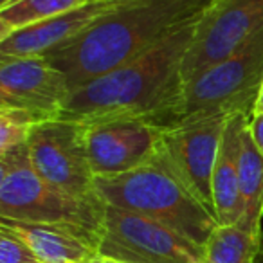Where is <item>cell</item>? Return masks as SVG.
Instances as JSON below:
<instances>
[{
    "mask_svg": "<svg viewBox=\"0 0 263 263\" xmlns=\"http://www.w3.org/2000/svg\"><path fill=\"white\" fill-rule=\"evenodd\" d=\"M70 92L67 76L44 56H0V108L26 112L38 123L58 119Z\"/></svg>",
    "mask_w": 263,
    "mask_h": 263,
    "instance_id": "30bf717a",
    "label": "cell"
},
{
    "mask_svg": "<svg viewBox=\"0 0 263 263\" xmlns=\"http://www.w3.org/2000/svg\"><path fill=\"white\" fill-rule=\"evenodd\" d=\"M202 249L139 213L106 205L98 256L121 263H200Z\"/></svg>",
    "mask_w": 263,
    "mask_h": 263,
    "instance_id": "8992f818",
    "label": "cell"
},
{
    "mask_svg": "<svg viewBox=\"0 0 263 263\" xmlns=\"http://www.w3.org/2000/svg\"><path fill=\"white\" fill-rule=\"evenodd\" d=\"M263 29V0H216L198 20L182 62V85Z\"/></svg>",
    "mask_w": 263,
    "mask_h": 263,
    "instance_id": "9c48e42d",
    "label": "cell"
},
{
    "mask_svg": "<svg viewBox=\"0 0 263 263\" xmlns=\"http://www.w3.org/2000/svg\"><path fill=\"white\" fill-rule=\"evenodd\" d=\"M238 179H240V195L243 205V215L238 226L249 233L263 236V154L258 150L249 134V123L241 132Z\"/></svg>",
    "mask_w": 263,
    "mask_h": 263,
    "instance_id": "9a60e30c",
    "label": "cell"
},
{
    "mask_svg": "<svg viewBox=\"0 0 263 263\" xmlns=\"http://www.w3.org/2000/svg\"><path fill=\"white\" fill-rule=\"evenodd\" d=\"M263 83V29L182 85L172 124L211 116H252Z\"/></svg>",
    "mask_w": 263,
    "mask_h": 263,
    "instance_id": "5b68a950",
    "label": "cell"
},
{
    "mask_svg": "<svg viewBox=\"0 0 263 263\" xmlns=\"http://www.w3.org/2000/svg\"><path fill=\"white\" fill-rule=\"evenodd\" d=\"M249 119L251 116H245V114L231 116L223 128L211 182L213 209H215V218L218 226H238L243 215L238 164H240L241 132Z\"/></svg>",
    "mask_w": 263,
    "mask_h": 263,
    "instance_id": "5bb4252c",
    "label": "cell"
},
{
    "mask_svg": "<svg viewBox=\"0 0 263 263\" xmlns=\"http://www.w3.org/2000/svg\"><path fill=\"white\" fill-rule=\"evenodd\" d=\"M99 258H101V256H99ZM101 259H103L105 263H121V261H112V259H105V258H101Z\"/></svg>",
    "mask_w": 263,
    "mask_h": 263,
    "instance_id": "cb8c5ba5",
    "label": "cell"
},
{
    "mask_svg": "<svg viewBox=\"0 0 263 263\" xmlns=\"http://www.w3.org/2000/svg\"><path fill=\"white\" fill-rule=\"evenodd\" d=\"M119 0H90L88 4L44 22L22 27L0 40V56L34 58L47 56L81 34L99 16L112 11Z\"/></svg>",
    "mask_w": 263,
    "mask_h": 263,
    "instance_id": "7c38bea8",
    "label": "cell"
},
{
    "mask_svg": "<svg viewBox=\"0 0 263 263\" xmlns=\"http://www.w3.org/2000/svg\"><path fill=\"white\" fill-rule=\"evenodd\" d=\"M87 126L88 162L94 177H117L154 162L161 126L143 119H114Z\"/></svg>",
    "mask_w": 263,
    "mask_h": 263,
    "instance_id": "8fae6325",
    "label": "cell"
},
{
    "mask_svg": "<svg viewBox=\"0 0 263 263\" xmlns=\"http://www.w3.org/2000/svg\"><path fill=\"white\" fill-rule=\"evenodd\" d=\"M106 204L81 198L45 182L29 161L27 144L0 155V218L76 227L101 236Z\"/></svg>",
    "mask_w": 263,
    "mask_h": 263,
    "instance_id": "277c9868",
    "label": "cell"
},
{
    "mask_svg": "<svg viewBox=\"0 0 263 263\" xmlns=\"http://www.w3.org/2000/svg\"><path fill=\"white\" fill-rule=\"evenodd\" d=\"M215 2L119 0L112 11L44 58L62 70L70 90H76L150 51L177 29L200 18Z\"/></svg>",
    "mask_w": 263,
    "mask_h": 263,
    "instance_id": "7a4b0ae2",
    "label": "cell"
},
{
    "mask_svg": "<svg viewBox=\"0 0 263 263\" xmlns=\"http://www.w3.org/2000/svg\"><path fill=\"white\" fill-rule=\"evenodd\" d=\"M254 114H263V83H261V87H259L258 98H256L254 108H252V116H254Z\"/></svg>",
    "mask_w": 263,
    "mask_h": 263,
    "instance_id": "44dd1931",
    "label": "cell"
},
{
    "mask_svg": "<svg viewBox=\"0 0 263 263\" xmlns=\"http://www.w3.org/2000/svg\"><path fill=\"white\" fill-rule=\"evenodd\" d=\"M27 154L34 172L51 186L74 197H98L96 177L88 162L85 124L62 117L34 124Z\"/></svg>",
    "mask_w": 263,
    "mask_h": 263,
    "instance_id": "52a82bcc",
    "label": "cell"
},
{
    "mask_svg": "<svg viewBox=\"0 0 263 263\" xmlns=\"http://www.w3.org/2000/svg\"><path fill=\"white\" fill-rule=\"evenodd\" d=\"M92 263H105V261H103V259L99 258V256H96V258H94V261H92Z\"/></svg>",
    "mask_w": 263,
    "mask_h": 263,
    "instance_id": "603a6c76",
    "label": "cell"
},
{
    "mask_svg": "<svg viewBox=\"0 0 263 263\" xmlns=\"http://www.w3.org/2000/svg\"><path fill=\"white\" fill-rule=\"evenodd\" d=\"M34 124H38V121L33 119L29 114L0 108V155L26 146Z\"/></svg>",
    "mask_w": 263,
    "mask_h": 263,
    "instance_id": "ac0fdd59",
    "label": "cell"
},
{
    "mask_svg": "<svg viewBox=\"0 0 263 263\" xmlns=\"http://www.w3.org/2000/svg\"><path fill=\"white\" fill-rule=\"evenodd\" d=\"M36 263H40V261H36Z\"/></svg>",
    "mask_w": 263,
    "mask_h": 263,
    "instance_id": "d4e9b609",
    "label": "cell"
},
{
    "mask_svg": "<svg viewBox=\"0 0 263 263\" xmlns=\"http://www.w3.org/2000/svg\"><path fill=\"white\" fill-rule=\"evenodd\" d=\"M263 252V236L240 226H218L202 249L200 263H256Z\"/></svg>",
    "mask_w": 263,
    "mask_h": 263,
    "instance_id": "2e32d148",
    "label": "cell"
},
{
    "mask_svg": "<svg viewBox=\"0 0 263 263\" xmlns=\"http://www.w3.org/2000/svg\"><path fill=\"white\" fill-rule=\"evenodd\" d=\"M90 0H13L0 8V40L11 33L88 4Z\"/></svg>",
    "mask_w": 263,
    "mask_h": 263,
    "instance_id": "e0dca14e",
    "label": "cell"
},
{
    "mask_svg": "<svg viewBox=\"0 0 263 263\" xmlns=\"http://www.w3.org/2000/svg\"><path fill=\"white\" fill-rule=\"evenodd\" d=\"M200 18L177 29L144 54L72 90L60 117L81 124L143 119L161 128L170 126L182 92L184 56Z\"/></svg>",
    "mask_w": 263,
    "mask_h": 263,
    "instance_id": "6da1fadb",
    "label": "cell"
},
{
    "mask_svg": "<svg viewBox=\"0 0 263 263\" xmlns=\"http://www.w3.org/2000/svg\"><path fill=\"white\" fill-rule=\"evenodd\" d=\"M13 0H0V8H4V6H8V4H11Z\"/></svg>",
    "mask_w": 263,
    "mask_h": 263,
    "instance_id": "7402d4cb",
    "label": "cell"
},
{
    "mask_svg": "<svg viewBox=\"0 0 263 263\" xmlns=\"http://www.w3.org/2000/svg\"><path fill=\"white\" fill-rule=\"evenodd\" d=\"M249 134H251L258 150L263 154V114L251 116V119H249Z\"/></svg>",
    "mask_w": 263,
    "mask_h": 263,
    "instance_id": "ffe728a7",
    "label": "cell"
},
{
    "mask_svg": "<svg viewBox=\"0 0 263 263\" xmlns=\"http://www.w3.org/2000/svg\"><path fill=\"white\" fill-rule=\"evenodd\" d=\"M29 245L9 227L0 223V263H36Z\"/></svg>",
    "mask_w": 263,
    "mask_h": 263,
    "instance_id": "d6986e66",
    "label": "cell"
},
{
    "mask_svg": "<svg viewBox=\"0 0 263 263\" xmlns=\"http://www.w3.org/2000/svg\"><path fill=\"white\" fill-rule=\"evenodd\" d=\"M229 117L211 116L161 128L157 159L213 213V172Z\"/></svg>",
    "mask_w": 263,
    "mask_h": 263,
    "instance_id": "ba28073f",
    "label": "cell"
},
{
    "mask_svg": "<svg viewBox=\"0 0 263 263\" xmlns=\"http://www.w3.org/2000/svg\"><path fill=\"white\" fill-rule=\"evenodd\" d=\"M0 223L18 234L40 263H92L98 256L101 236L88 231L4 218Z\"/></svg>",
    "mask_w": 263,
    "mask_h": 263,
    "instance_id": "4fadbf2b",
    "label": "cell"
},
{
    "mask_svg": "<svg viewBox=\"0 0 263 263\" xmlns=\"http://www.w3.org/2000/svg\"><path fill=\"white\" fill-rule=\"evenodd\" d=\"M106 205L139 213L204 247L218 227L213 213L159 159L117 177H96Z\"/></svg>",
    "mask_w": 263,
    "mask_h": 263,
    "instance_id": "3957f363",
    "label": "cell"
}]
</instances>
